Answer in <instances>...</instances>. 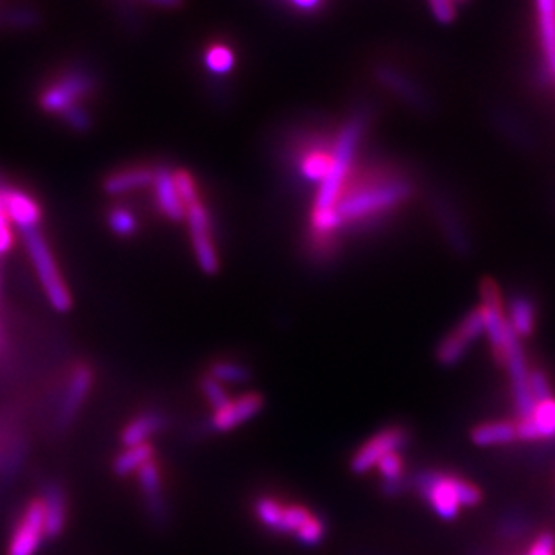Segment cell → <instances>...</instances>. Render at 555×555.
<instances>
[{
	"label": "cell",
	"mask_w": 555,
	"mask_h": 555,
	"mask_svg": "<svg viewBox=\"0 0 555 555\" xmlns=\"http://www.w3.org/2000/svg\"><path fill=\"white\" fill-rule=\"evenodd\" d=\"M415 485L442 520H453L462 507H475L482 500V493L476 485L446 473L424 471L415 478Z\"/></svg>",
	"instance_id": "6da1fadb"
},
{
	"label": "cell",
	"mask_w": 555,
	"mask_h": 555,
	"mask_svg": "<svg viewBox=\"0 0 555 555\" xmlns=\"http://www.w3.org/2000/svg\"><path fill=\"white\" fill-rule=\"evenodd\" d=\"M363 123L360 117H353L349 123L345 124L344 130L340 133L335 144V150L331 153V164L327 171L326 178L322 180V185L318 189L317 202L315 209H335L340 202V193L345 178L349 175V169L353 164L354 151L358 146V141L362 137Z\"/></svg>",
	"instance_id": "7a4b0ae2"
},
{
	"label": "cell",
	"mask_w": 555,
	"mask_h": 555,
	"mask_svg": "<svg viewBox=\"0 0 555 555\" xmlns=\"http://www.w3.org/2000/svg\"><path fill=\"white\" fill-rule=\"evenodd\" d=\"M26 234V245L31 263L35 266L36 275L44 288L47 299L56 311H69L72 306L71 293L63 282L58 265L54 261L49 245L38 229L24 232Z\"/></svg>",
	"instance_id": "3957f363"
},
{
	"label": "cell",
	"mask_w": 555,
	"mask_h": 555,
	"mask_svg": "<svg viewBox=\"0 0 555 555\" xmlns=\"http://www.w3.org/2000/svg\"><path fill=\"white\" fill-rule=\"evenodd\" d=\"M410 187L403 182H383V184L367 185L353 191L336 205V212L342 221L358 220L369 214L387 211L392 205L405 200Z\"/></svg>",
	"instance_id": "277c9868"
},
{
	"label": "cell",
	"mask_w": 555,
	"mask_h": 555,
	"mask_svg": "<svg viewBox=\"0 0 555 555\" xmlns=\"http://www.w3.org/2000/svg\"><path fill=\"white\" fill-rule=\"evenodd\" d=\"M185 218L189 221V232H191V241H193L198 265L205 274H216L220 268V261H218V254H216L214 241H212L209 212L203 207L200 198L185 207Z\"/></svg>",
	"instance_id": "5b68a950"
},
{
	"label": "cell",
	"mask_w": 555,
	"mask_h": 555,
	"mask_svg": "<svg viewBox=\"0 0 555 555\" xmlns=\"http://www.w3.org/2000/svg\"><path fill=\"white\" fill-rule=\"evenodd\" d=\"M408 442V433L405 428L390 426L370 437L360 450L356 451L351 459V469L356 475H363L372 467L378 466L381 460L390 453H399Z\"/></svg>",
	"instance_id": "8992f818"
},
{
	"label": "cell",
	"mask_w": 555,
	"mask_h": 555,
	"mask_svg": "<svg viewBox=\"0 0 555 555\" xmlns=\"http://www.w3.org/2000/svg\"><path fill=\"white\" fill-rule=\"evenodd\" d=\"M482 333H485L484 313H482V309L478 308L471 311L460 322L459 327L442 340L437 349V360L446 367L459 363L462 356L466 354L469 344Z\"/></svg>",
	"instance_id": "52a82bcc"
},
{
	"label": "cell",
	"mask_w": 555,
	"mask_h": 555,
	"mask_svg": "<svg viewBox=\"0 0 555 555\" xmlns=\"http://www.w3.org/2000/svg\"><path fill=\"white\" fill-rule=\"evenodd\" d=\"M45 538V514L42 500L27 505L15 534L9 543L8 555H35Z\"/></svg>",
	"instance_id": "ba28073f"
},
{
	"label": "cell",
	"mask_w": 555,
	"mask_h": 555,
	"mask_svg": "<svg viewBox=\"0 0 555 555\" xmlns=\"http://www.w3.org/2000/svg\"><path fill=\"white\" fill-rule=\"evenodd\" d=\"M263 405L265 401L259 394H245L234 401L230 399L227 405L214 412L212 428L216 432H230L238 428L239 424L247 423L252 417H256Z\"/></svg>",
	"instance_id": "9c48e42d"
},
{
	"label": "cell",
	"mask_w": 555,
	"mask_h": 555,
	"mask_svg": "<svg viewBox=\"0 0 555 555\" xmlns=\"http://www.w3.org/2000/svg\"><path fill=\"white\" fill-rule=\"evenodd\" d=\"M516 437L520 441H539L555 439V397L536 401L534 412L529 419H520L516 424Z\"/></svg>",
	"instance_id": "30bf717a"
},
{
	"label": "cell",
	"mask_w": 555,
	"mask_h": 555,
	"mask_svg": "<svg viewBox=\"0 0 555 555\" xmlns=\"http://www.w3.org/2000/svg\"><path fill=\"white\" fill-rule=\"evenodd\" d=\"M89 87V80L85 76L71 74L58 83H54L51 89L45 90L40 103L47 112L65 114L67 110H71L72 106H76V101L89 90Z\"/></svg>",
	"instance_id": "8fae6325"
},
{
	"label": "cell",
	"mask_w": 555,
	"mask_h": 555,
	"mask_svg": "<svg viewBox=\"0 0 555 555\" xmlns=\"http://www.w3.org/2000/svg\"><path fill=\"white\" fill-rule=\"evenodd\" d=\"M0 211L24 232L38 229L42 218L38 203L20 191H0Z\"/></svg>",
	"instance_id": "7c38bea8"
},
{
	"label": "cell",
	"mask_w": 555,
	"mask_h": 555,
	"mask_svg": "<svg viewBox=\"0 0 555 555\" xmlns=\"http://www.w3.org/2000/svg\"><path fill=\"white\" fill-rule=\"evenodd\" d=\"M90 385H92V372L87 367H80L72 374L58 414V421L62 426L71 424L72 419L80 412L81 405L89 394Z\"/></svg>",
	"instance_id": "4fadbf2b"
},
{
	"label": "cell",
	"mask_w": 555,
	"mask_h": 555,
	"mask_svg": "<svg viewBox=\"0 0 555 555\" xmlns=\"http://www.w3.org/2000/svg\"><path fill=\"white\" fill-rule=\"evenodd\" d=\"M45 514V538H58L65 529L67 521V503L65 494L56 484H49L44 489L42 496Z\"/></svg>",
	"instance_id": "5bb4252c"
},
{
	"label": "cell",
	"mask_w": 555,
	"mask_h": 555,
	"mask_svg": "<svg viewBox=\"0 0 555 555\" xmlns=\"http://www.w3.org/2000/svg\"><path fill=\"white\" fill-rule=\"evenodd\" d=\"M139 482H141L142 491L146 496L151 518H155L157 521L166 520L168 505H166L164 496H162L159 467L153 460L139 469Z\"/></svg>",
	"instance_id": "9a60e30c"
},
{
	"label": "cell",
	"mask_w": 555,
	"mask_h": 555,
	"mask_svg": "<svg viewBox=\"0 0 555 555\" xmlns=\"http://www.w3.org/2000/svg\"><path fill=\"white\" fill-rule=\"evenodd\" d=\"M155 193H157V203H159L160 211L168 216L169 220H184L185 205L180 200V194L177 191V185L173 180V175L169 171L160 169L155 175Z\"/></svg>",
	"instance_id": "2e32d148"
},
{
	"label": "cell",
	"mask_w": 555,
	"mask_h": 555,
	"mask_svg": "<svg viewBox=\"0 0 555 555\" xmlns=\"http://www.w3.org/2000/svg\"><path fill=\"white\" fill-rule=\"evenodd\" d=\"M155 175H157V171L150 168L126 169V171L108 177L105 182V191L108 194L130 193L135 189H142L146 185L153 184Z\"/></svg>",
	"instance_id": "e0dca14e"
},
{
	"label": "cell",
	"mask_w": 555,
	"mask_h": 555,
	"mask_svg": "<svg viewBox=\"0 0 555 555\" xmlns=\"http://www.w3.org/2000/svg\"><path fill=\"white\" fill-rule=\"evenodd\" d=\"M516 424L507 421H496V423H484L476 426L471 432V441L480 448H491V446H503L516 441Z\"/></svg>",
	"instance_id": "ac0fdd59"
},
{
	"label": "cell",
	"mask_w": 555,
	"mask_h": 555,
	"mask_svg": "<svg viewBox=\"0 0 555 555\" xmlns=\"http://www.w3.org/2000/svg\"><path fill=\"white\" fill-rule=\"evenodd\" d=\"M162 426H164V417L157 414V412L139 415L137 419H133L132 423L124 428L121 441H123L124 446H130V448L141 446V444H146L153 433L159 432Z\"/></svg>",
	"instance_id": "d6986e66"
},
{
	"label": "cell",
	"mask_w": 555,
	"mask_h": 555,
	"mask_svg": "<svg viewBox=\"0 0 555 555\" xmlns=\"http://www.w3.org/2000/svg\"><path fill=\"white\" fill-rule=\"evenodd\" d=\"M538 24L541 42L547 56L548 67L555 78V2L541 0L538 2Z\"/></svg>",
	"instance_id": "ffe728a7"
},
{
	"label": "cell",
	"mask_w": 555,
	"mask_h": 555,
	"mask_svg": "<svg viewBox=\"0 0 555 555\" xmlns=\"http://www.w3.org/2000/svg\"><path fill=\"white\" fill-rule=\"evenodd\" d=\"M151 459H153V448L150 444L128 448L114 462L115 475L128 476L133 471H139L142 466H146Z\"/></svg>",
	"instance_id": "44dd1931"
},
{
	"label": "cell",
	"mask_w": 555,
	"mask_h": 555,
	"mask_svg": "<svg viewBox=\"0 0 555 555\" xmlns=\"http://www.w3.org/2000/svg\"><path fill=\"white\" fill-rule=\"evenodd\" d=\"M534 322H536V313H534L532 302L529 299H523V297L512 300L509 326L516 333V336L518 338L529 336L534 331Z\"/></svg>",
	"instance_id": "7402d4cb"
},
{
	"label": "cell",
	"mask_w": 555,
	"mask_h": 555,
	"mask_svg": "<svg viewBox=\"0 0 555 555\" xmlns=\"http://www.w3.org/2000/svg\"><path fill=\"white\" fill-rule=\"evenodd\" d=\"M313 514L306 509V507H300V505H284L282 507L281 521H279V527H277V532L281 534H297L306 523H308L309 518Z\"/></svg>",
	"instance_id": "603a6c76"
},
{
	"label": "cell",
	"mask_w": 555,
	"mask_h": 555,
	"mask_svg": "<svg viewBox=\"0 0 555 555\" xmlns=\"http://www.w3.org/2000/svg\"><path fill=\"white\" fill-rule=\"evenodd\" d=\"M329 164H331V155L329 153L313 151V153H309V155L304 157L302 164H300V169H302V175L308 178V180L322 182L326 178L327 171H329Z\"/></svg>",
	"instance_id": "cb8c5ba5"
},
{
	"label": "cell",
	"mask_w": 555,
	"mask_h": 555,
	"mask_svg": "<svg viewBox=\"0 0 555 555\" xmlns=\"http://www.w3.org/2000/svg\"><path fill=\"white\" fill-rule=\"evenodd\" d=\"M205 63L214 74H227L234 67V54L227 45H212L205 54Z\"/></svg>",
	"instance_id": "d4e9b609"
},
{
	"label": "cell",
	"mask_w": 555,
	"mask_h": 555,
	"mask_svg": "<svg viewBox=\"0 0 555 555\" xmlns=\"http://www.w3.org/2000/svg\"><path fill=\"white\" fill-rule=\"evenodd\" d=\"M282 507H284V505L274 500V498H261V500H257V520L261 521L268 529L277 532L279 521H281Z\"/></svg>",
	"instance_id": "484cf974"
},
{
	"label": "cell",
	"mask_w": 555,
	"mask_h": 555,
	"mask_svg": "<svg viewBox=\"0 0 555 555\" xmlns=\"http://www.w3.org/2000/svg\"><path fill=\"white\" fill-rule=\"evenodd\" d=\"M211 378L216 379L218 383H245L250 378V372L245 367H241L238 363L221 362L216 363L212 367Z\"/></svg>",
	"instance_id": "4316f807"
},
{
	"label": "cell",
	"mask_w": 555,
	"mask_h": 555,
	"mask_svg": "<svg viewBox=\"0 0 555 555\" xmlns=\"http://www.w3.org/2000/svg\"><path fill=\"white\" fill-rule=\"evenodd\" d=\"M313 229L317 234L327 236L331 232H335L344 221L340 218V214L335 209H315L313 212Z\"/></svg>",
	"instance_id": "83f0119b"
},
{
	"label": "cell",
	"mask_w": 555,
	"mask_h": 555,
	"mask_svg": "<svg viewBox=\"0 0 555 555\" xmlns=\"http://www.w3.org/2000/svg\"><path fill=\"white\" fill-rule=\"evenodd\" d=\"M324 534H326L324 521L313 514L308 523L295 534V538L299 539L300 543L306 545V547H315L324 539Z\"/></svg>",
	"instance_id": "f1b7e54d"
},
{
	"label": "cell",
	"mask_w": 555,
	"mask_h": 555,
	"mask_svg": "<svg viewBox=\"0 0 555 555\" xmlns=\"http://www.w3.org/2000/svg\"><path fill=\"white\" fill-rule=\"evenodd\" d=\"M376 467L387 484H396L403 476V459L399 453H390Z\"/></svg>",
	"instance_id": "f546056e"
},
{
	"label": "cell",
	"mask_w": 555,
	"mask_h": 555,
	"mask_svg": "<svg viewBox=\"0 0 555 555\" xmlns=\"http://www.w3.org/2000/svg\"><path fill=\"white\" fill-rule=\"evenodd\" d=\"M202 390L205 397L209 399V403L214 406V412L220 410L230 401L229 394L225 392V388L214 378H205L202 381Z\"/></svg>",
	"instance_id": "4dcf8cb0"
},
{
	"label": "cell",
	"mask_w": 555,
	"mask_h": 555,
	"mask_svg": "<svg viewBox=\"0 0 555 555\" xmlns=\"http://www.w3.org/2000/svg\"><path fill=\"white\" fill-rule=\"evenodd\" d=\"M173 180H175L178 194H180V200H182L185 207L198 200L196 184H194L193 177H191L187 171H177V173L173 175Z\"/></svg>",
	"instance_id": "1f68e13d"
},
{
	"label": "cell",
	"mask_w": 555,
	"mask_h": 555,
	"mask_svg": "<svg viewBox=\"0 0 555 555\" xmlns=\"http://www.w3.org/2000/svg\"><path fill=\"white\" fill-rule=\"evenodd\" d=\"M110 227L119 236H130L135 232L137 223H135L132 212H128L126 209H117L110 214Z\"/></svg>",
	"instance_id": "d6a6232c"
},
{
	"label": "cell",
	"mask_w": 555,
	"mask_h": 555,
	"mask_svg": "<svg viewBox=\"0 0 555 555\" xmlns=\"http://www.w3.org/2000/svg\"><path fill=\"white\" fill-rule=\"evenodd\" d=\"M530 392L536 401H541V399H547V397L552 396V388H550V383H548L547 376L543 372H532L529 378Z\"/></svg>",
	"instance_id": "836d02e7"
},
{
	"label": "cell",
	"mask_w": 555,
	"mask_h": 555,
	"mask_svg": "<svg viewBox=\"0 0 555 555\" xmlns=\"http://www.w3.org/2000/svg\"><path fill=\"white\" fill-rule=\"evenodd\" d=\"M433 17L437 18L441 24H450L457 17V8L450 0H433L430 2Z\"/></svg>",
	"instance_id": "e575fe53"
},
{
	"label": "cell",
	"mask_w": 555,
	"mask_h": 555,
	"mask_svg": "<svg viewBox=\"0 0 555 555\" xmlns=\"http://www.w3.org/2000/svg\"><path fill=\"white\" fill-rule=\"evenodd\" d=\"M527 555H555V538L554 534H543L539 536L534 545L530 547Z\"/></svg>",
	"instance_id": "d590c367"
},
{
	"label": "cell",
	"mask_w": 555,
	"mask_h": 555,
	"mask_svg": "<svg viewBox=\"0 0 555 555\" xmlns=\"http://www.w3.org/2000/svg\"><path fill=\"white\" fill-rule=\"evenodd\" d=\"M11 221L6 218V214L0 211V254H6L13 245V234H11Z\"/></svg>",
	"instance_id": "8d00e7d4"
},
{
	"label": "cell",
	"mask_w": 555,
	"mask_h": 555,
	"mask_svg": "<svg viewBox=\"0 0 555 555\" xmlns=\"http://www.w3.org/2000/svg\"><path fill=\"white\" fill-rule=\"evenodd\" d=\"M65 117H67V121H69L72 128H76V130H87L89 128V117L78 106H72L71 110H67Z\"/></svg>",
	"instance_id": "74e56055"
},
{
	"label": "cell",
	"mask_w": 555,
	"mask_h": 555,
	"mask_svg": "<svg viewBox=\"0 0 555 555\" xmlns=\"http://www.w3.org/2000/svg\"><path fill=\"white\" fill-rule=\"evenodd\" d=\"M293 6L297 9H317L320 2H293Z\"/></svg>",
	"instance_id": "f35d334b"
}]
</instances>
